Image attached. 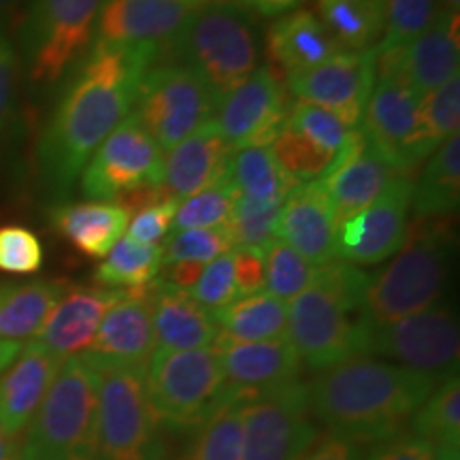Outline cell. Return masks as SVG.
Wrapping results in <instances>:
<instances>
[{
	"mask_svg": "<svg viewBox=\"0 0 460 460\" xmlns=\"http://www.w3.org/2000/svg\"><path fill=\"white\" fill-rule=\"evenodd\" d=\"M163 51L92 43L66 84L37 146L41 186L66 199L92 154L135 107L139 85Z\"/></svg>",
	"mask_w": 460,
	"mask_h": 460,
	"instance_id": "1",
	"label": "cell"
},
{
	"mask_svg": "<svg viewBox=\"0 0 460 460\" xmlns=\"http://www.w3.org/2000/svg\"><path fill=\"white\" fill-rule=\"evenodd\" d=\"M437 384L393 362L354 356L314 377L307 405L324 430L371 446L402 433Z\"/></svg>",
	"mask_w": 460,
	"mask_h": 460,
	"instance_id": "2",
	"label": "cell"
},
{
	"mask_svg": "<svg viewBox=\"0 0 460 460\" xmlns=\"http://www.w3.org/2000/svg\"><path fill=\"white\" fill-rule=\"evenodd\" d=\"M369 275L343 261L318 267L301 295L288 305L286 339L309 369L324 371L362 356L367 320L362 298Z\"/></svg>",
	"mask_w": 460,
	"mask_h": 460,
	"instance_id": "3",
	"label": "cell"
},
{
	"mask_svg": "<svg viewBox=\"0 0 460 460\" xmlns=\"http://www.w3.org/2000/svg\"><path fill=\"white\" fill-rule=\"evenodd\" d=\"M452 252L450 217H413L394 261L369 275L362 298L367 324H390L439 305L450 279Z\"/></svg>",
	"mask_w": 460,
	"mask_h": 460,
	"instance_id": "4",
	"label": "cell"
},
{
	"mask_svg": "<svg viewBox=\"0 0 460 460\" xmlns=\"http://www.w3.org/2000/svg\"><path fill=\"white\" fill-rule=\"evenodd\" d=\"M166 51L222 101L258 68V24L241 0H217L194 9Z\"/></svg>",
	"mask_w": 460,
	"mask_h": 460,
	"instance_id": "5",
	"label": "cell"
},
{
	"mask_svg": "<svg viewBox=\"0 0 460 460\" xmlns=\"http://www.w3.org/2000/svg\"><path fill=\"white\" fill-rule=\"evenodd\" d=\"M99 369L88 354L62 360L28 424L20 460H94Z\"/></svg>",
	"mask_w": 460,
	"mask_h": 460,
	"instance_id": "6",
	"label": "cell"
},
{
	"mask_svg": "<svg viewBox=\"0 0 460 460\" xmlns=\"http://www.w3.org/2000/svg\"><path fill=\"white\" fill-rule=\"evenodd\" d=\"M90 358L99 369L94 460H163V424L149 401L146 367Z\"/></svg>",
	"mask_w": 460,
	"mask_h": 460,
	"instance_id": "7",
	"label": "cell"
},
{
	"mask_svg": "<svg viewBox=\"0 0 460 460\" xmlns=\"http://www.w3.org/2000/svg\"><path fill=\"white\" fill-rule=\"evenodd\" d=\"M146 382L160 424L175 433L203 427L228 394L216 348H156L147 360Z\"/></svg>",
	"mask_w": 460,
	"mask_h": 460,
	"instance_id": "8",
	"label": "cell"
},
{
	"mask_svg": "<svg viewBox=\"0 0 460 460\" xmlns=\"http://www.w3.org/2000/svg\"><path fill=\"white\" fill-rule=\"evenodd\" d=\"M105 0H31L20 31L28 79L54 85L88 54Z\"/></svg>",
	"mask_w": 460,
	"mask_h": 460,
	"instance_id": "9",
	"label": "cell"
},
{
	"mask_svg": "<svg viewBox=\"0 0 460 460\" xmlns=\"http://www.w3.org/2000/svg\"><path fill=\"white\" fill-rule=\"evenodd\" d=\"M360 124L367 146L402 175H413L430 156L420 130V99L388 56L376 54V84Z\"/></svg>",
	"mask_w": 460,
	"mask_h": 460,
	"instance_id": "10",
	"label": "cell"
},
{
	"mask_svg": "<svg viewBox=\"0 0 460 460\" xmlns=\"http://www.w3.org/2000/svg\"><path fill=\"white\" fill-rule=\"evenodd\" d=\"M220 99L199 75L177 65L149 68L139 85L132 113L163 152L211 122Z\"/></svg>",
	"mask_w": 460,
	"mask_h": 460,
	"instance_id": "11",
	"label": "cell"
},
{
	"mask_svg": "<svg viewBox=\"0 0 460 460\" xmlns=\"http://www.w3.org/2000/svg\"><path fill=\"white\" fill-rule=\"evenodd\" d=\"M362 356H379L405 369L424 373L439 382L458 376V320L447 305L420 312L390 324L367 326Z\"/></svg>",
	"mask_w": 460,
	"mask_h": 460,
	"instance_id": "12",
	"label": "cell"
},
{
	"mask_svg": "<svg viewBox=\"0 0 460 460\" xmlns=\"http://www.w3.org/2000/svg\"><path fill=\"white\" fill-rule=\"evenodd\" d=\"M163 149L128 113L84 166L79 181L85 199L119 205L130 194L163 188Z\"/></svg>",
	"mask_w": 460,
	"mask_h": 460,
	"instance_id": "13",
	"label": "cell"
},
{
	"mask_svg": "<svg viewBox=\"0 0 460 460\" xmlns=\"http://www.w3.org/2000/svg\"><path fill=\"white\" fill-rule=\"evenodd\" d=\"M320 435L301 382L250 396L243 402L241 460H301Z\"/></svg>",
	"mask_w": 460,
	"mask_h": 460,
	"instance_id": "14",
	"label": "cell"
},
{
	"mask_svg": "<svg viewBox=\"0 0 460 460\" xmlns=\"http://www.w3.org/2000/svg\"><path fill=\"white\" fill-rule=\"evenodd\" d=\"M413 175H399L369 207L337 224V258L371 267L401 250L410 226Z\"/></svg>",
	"mask_w": 460,
	"mask_h": 460,
	"instance_id": "15",
	"label": "cell"
},
{
	"mask_svg": "<svg viewBox=\"0 0 460 460\" xmlns=\"http://www.w3.org/2000/svg\"><path fill=\"white\" fill-rule=\"evenodd\" d=\"M286 118L288 105L279 77L271 66H258L222 96L211 122L230 149L237 152L243 147H271Z\"/></svg>",
	"mask_w": 460,
	"mask_h": 460,
	"instance_id": "16",
	"label": "cell"
},
{
	"mask_svg": "<svg viewBox=\"0 0 460 460\" xmlns=\"http://www.w3.org/2000/svg\"><path fill=\"white\" fill-rule=\"evenodd\" d=\"M296 101L335 113L348 128H358L367 101L376 84V48L341 49L309 71L286 77Z\"/></svg>",
	"mask_w": 460,
	"mask_h": 460,
	"instance_id": "17",
	"label": "cell"
},
{
	"mask_svg": "<svg viewBox=\"0 0 460 460\" xmlns=\"http://www.w3.org/2000/svg\"><path fill=\"white\" fill-rule=\"evenodd\" d=\"M214 348L226 390L243 399L298 382L303 362L286 337L273 341H237L220 332Z\"/></svg>",
	"mask_w": 460,
	"mask_h": 460,
	"instance_id": "18",
	"label": "cell"
},
{
	"mask_svg": "<svg viewBox=\"0 0 460 460\" xmlns=\"http://www.w3.org/2000/svg\"><path fill=\"white\" fill-rule=\"evenodd\" d=\"M192 11L181 0H105L92 43L164 51Z\"/></svg>",
	"mask_w": 460,
	"mask_h": 460,
	"instance_id": "19",
	"label": "cell"
},
{
	"mask_svg": "<svg viewBox=\"0 0 460 460\" xmlns=\"http://www.w3.org/2000/svg\"><path fill=\"white\" fill-rule=\"evenodd\" d=\"M124 290L113 288H68L65 296L56 303L41 331L32 337V343L58 360L84 354L94 341L102 318Z\"/></svg>",
	"mask_w": 460,
	"mask_h": 460,
	"instance_id": "20",
	"label": "cell"
},
{
	"mask_svg": "<svg viewBox=\"0 0 460 460\" xmlns=\"http://www.w3.org/2000/svg\"><path fill=\"white\" fill-rule=\"evenodd\" d=\"M278 239L296 250L314 267L337 258V217L324 183H298L284 199L278 220Z\"/></svg>",
	"mask_w": 460,
	"mask_h": 460,
	"instance_id": "21",
	"label": "cell"
},
{
	"mask_svg": "<svg viewBox=\"0 0 460 460\" xmlns=\"http://www.w3.org/2000/svg\"><path fill=\"white\" fill-rule=\"evenodd\" d=\"M402 172L394 171L386 160L379 158L365 143L362 132L354 128L332 169L320 181L329 192L339 224L382 197L384 190Z\"/></svg>",
	"mask_w": 460,
	"mask_h": 460,
	"instance_id": "22",
	"label": "cell"
},
{
	"mask_svg": "<svg viewBox=\"0 0 460 460\" xmlns=\"http://www.w3.org/2000/svg\"><path fill=\"white\" fill-rule=\"evenodd\" d=\"M152 284L137 290H124L122 298L102 318L94 341L85 352L99 360L147 367L156 349L152 315Z\"/></svg>",
	"mask_w": 460,
	"mask_h": 460,
	"instance_id": "23",
	"label": "cell"
},
{
	"mask_svg": "<svg viewBox=\"0 0 460 460\" xmlns=\"http://www.w3.org/2000/svg\"><path fill=\"white\" fill-rule=\"evenodd\" d=\"M233 154L214 122L203 124L166 154L163 192L175 200H183L216 186L228 177Z\"/></svg>",
	"mask_w": 460,
	"mask_h": 460,
	"instance_id": "24",
	"label": "cell"
},
{
	"mask_svg": "<svg viewBox=\"0 0 460 460\" xmlns=\"http://www.w3.org/2000/svg\"><path fill=\"white\" fill-rule=\"evenodd\" d=\"M458 13L444 9L429 31L420 34L416 41L402 49L379 56H388L394 62L413 94L422 101L429 92L437 90L454 75H458Z\"/></svg>",
	"mask_w": 460,
	"mask_h": 460,
	"instance_id": "25",
	"label": "cell"
},
{
	"mask_svg": "<svg viewBox=\"0 0 460 460\" xmlns=\"http://www.w3.org/2000/svg\"><path fill=\"white\" fill-rule=\"evenodd\" d=\"M60 365L62 360L31 341L0 373V427L9 437L17 439L26 433Z\"/></svg>",
	"mask_w": 460,
	"mask_h": 460,
	"instance_id": "26",
	"label": "cell"
},
{
	"mask_svg": "<svg viewBox=\"0 0 460 460\" xmlns=\"http://www.w3.org/2000/svg\"><path fill=\"white\" fill-rule=\"evenodd\" d=\"M152 315L156 348L164 349H205L214 348L220 329L216 326L211 312L194 301L186 290L154 281L152 292Z\"/></svg>",
	"mask_w": 460,
	"mask_h": 460,
	"instance_id": "27",
	"label": "cell"
},
{
	"mask_svg": "<svg viewBox=\"0 0 460 460\" xmlns=\"http://www.w3.org/2000/svg\"><path fill=\"white\" fill-rule=\"evenodd\" d=\"M267 51L288 75L309 71L341 51L314 11L295 9L279 15L267 32Z\"/></svg>",
	"mask_w": 460,
	"mask_h": 460,
	"instance_id": "28",
	"label": "cell"
},
{
	"mask_svg": "<svg viewBox=\"0 0 460 460\" xmlns=\"http://www.w3.org/2000/svg\"><path fill=\"white\" fill-rule=\"evenodd\" d=\"M49 220L75 250L88 258H105L111 247L124 237L130 214L122 205L99 203H58L51 207Z\"/></svg>",
	"mask_w": 460,
	"mask_h": 460,
	"instance_id": "29",
	"label": "cell"
},
{
	"mask_svg": "<svg viewBox=\"0 0 460 460\" xmlns=\"http://www.w3.org/2000/svg\"><path fill=\"white\" fill-rule=\"evenodd\" d=\"M68 288L62 279L0 286V341L20 343L37 335Z\"/></svg>",
	"mask_w": 460,
	"mask_h": 460,
	"instance_id": "30",
	"label": "cell"
},
{
	"mask_svg": "<svg viewBox=\"0 0 460 460\" xmlns=\"http://www.w3.org/2000/svg\"><path fill=\"white\" fill-rule=\"evenodd\" d=\"M460 203V137L446 139L413 180V217H450Z\"/></svg>",
	"mask_w": 460,
	"mask_h": 460,
	"instance_id": "31",
	"label": "cell"
},
{
	"mask_svg": "<svg viewBox=\"0 0 460 460\" xmlns=\"http://www.w3.org/2000/svg\"><path fill=\"white\" fill-rule=\"evenodd\" d=\"M222 335L237 341H273L284 339L288 331V303L269 292L241 296L211 312Z\"/></svg>",
	"mask_w": 460,
	"mask_h": 460,
	"instance_id": "32",
	"label": "cell"
},
{
	"mask_svg": "<svg viewBox=\"0 0 460 460\" xmlns=\"http://www.w3.org/2000/svg\"><path fill=\"white\" fill-rule=\"evenodd\" d=\"M318 17L341 49H373L382 41L386 0H318Z\"/></svg>",
	"mask_w": 460,
	"mask_h": 460,
	"instance_id": "33",
	"label": "cell"
},
{
	"mask_svg": "<svg viewBox=\"0 0 460 460\" xmlns=\"http://www.w3.org/2000/svg\"><path fill=\"white\" fill-rule=\"evenodd\" d=\"M163 271V247L122 237L96 269L94 279L102 288L137 290L154 284Z\"/></svg>",
	"mask_w": 460,
	"mask_h": 460,
	"instance_id": "34",
	"label": "cell"
},
{
	"mask_svg": "<svg viewBox=\"0 0 460 460\" xmlns=\"http://www.w3.org/2000/svg\"><path fill=\"white\" fill-rule=\"evenodd\" d=\"M228 180L241 197L284 200L298 183L281 171L271 147H243L233 154Z\"/></svg>",
	"mask_w": 460,
	"mask_h": 460,
	"instance_id": "35",
	"label": "cell"
},
{
	"mask_svg": "<svg viewBox=\"0 0 460 460\" xmlns=\"http://www.w3.org/2000/svg\"><path fill=\"white\" fill-rule=\"evenodd\" d=\"M407 433L429 441L430 446H460V382L452 376L437 384L422 407L413 413Z\"/></svg>",
	"mask_w": 460,
	"mask_h": 460,
	"instance_id": "36",
	"label": "cell"
},
{
	"mask_svg": "<svg viewBox=\"0 0 460 460\" xmlns=\"http://www.w3.org/2000/svg\"><path fill=\"white\" fill-rule=\"evenodd\" d=\"M243 402V396L226 394L203 427L197 429V444L190 460H241Z\"/></svg>",
	"mask_w": 460,
	"mask_h": 460,
	"instance_id": "37",
	"label": "cell"
},
{
	"mask_svg": "<svg viewBox=\"0 0 460 460\" xmlns=\"http://www.w3.org/2000/svg\"><path fill=\"white\" fill-rule=\"evenodd\" d=\"M273 156L281 166V171L296 183H312L324 180L326 172L335 164L337 154L320 147L303 132L292 126H284L279 137L271 146Z\"/></svg>",
	"mask_w": 460,
	"mask_h": 460,
	"instance_id": "38",
	"label": "cell"
},
{
	"mask_svg": "<svg viewBox=\"0 0 460 460\" xmlns=\"http://www.w3.org/2000/svg\"><path fill=\"white\" fill-rule=\"evenodd\" d=\"M284 200H258L250 197L237 199L226 222V233L234 247H256L267 250L278 239V220Z\"/></svg>",
	"mask_w": 460,
	"mask_h": 460,
	"instance_id": "39",
	"label": "cell"
},
{
	"mask_svg": "<svg viewBox=\"0 0 460 460\" xmlns=\"http://www.w3.org/2000/svg\"><path fill=\"white\" fill-rule=\"evenodd\" d=\"M441 0H386V24L377 54H388L407 48L439 17Z\"/></svg>",
	"mask_w": 460,
	"mask_h": 460,
	"instance_id": "40",
	"label": "cell"
},
{
	"mask_svg": "<svg viewBox=\"0 0 460 460\" xmlns=\"http://www.w3.org/2000/svg\"><path fill=\"white\" fill-rule=\"evenodd\" d=\"M460 122V75L447 79L444 85L429 92L420 101V130L429 154L458 132Z\"/></svg>",
	"mask_w": 460,
	"mask_h": 460,
	"instance_id": "41",
	"label": "cell"
},
{
	"mask_svg": "<svg viewBox=\"0 0 460 460\" xmlns=\"http://www.w3.org/2000/svg\"><path fill=\"white\" fill-rule=\"evenodd\" d=\"M315 269L296 250L275 239L264 254V288L271 296L288 303L312 284Z\"/></svg>",
	"mask_w": 460,
	"mask_h": 460,
	"instance_id": "42",
	"label": "cell"
},
{
	"mask_svg": "<svg viewBox=\"0 0 460 460\" xmlns=\"http://www.w3.org/2000/svg\"><path fill=\"white\" fill-rule=\"evenodd\" d=\"M237 188L226 177V180L216 183V186L180 200L172 228H224L230 214H233V207L237 203Z\"/></svg>",
	"mask_w": 460,
	"mask_h": 460,
	"instance_id": "43",
	"label": "cell"
},
{
	"mask_svg": "<svg viewBox=\"0 0 460 460\" xmlns=\"http://www.w3.org/2000/svg\"><path fill=\"white\" fill-rule=\"evenodd\" d=\"M233 250L226 228L175 230L163 245V267L175 262L207 264Z\"/></svg>",
	"mask_w": 460,
	"mask_h": 460,
	"instance_id": "44",
	"label": "cell"
},
{
	"mask_svg": "<svg viewBox=\"0 0 460 460\" xmlns=\"http://www.w3.org/2000/svg\"><path fill=\"white\" fill-rule=\"evenodd\" d=\"M286 124L296 128L298 132H303L305 137H309L314 143H318L320 147L337 154V158L349 139V132H352V128H348L335 113L301 101L292 102V105L288 107Z\"/></svg>",
	"mask_w": 460,
	"mask_h": 460,
	"instance_id": "45",
	"label": "cell"
},
{
	"mask_svg": "<svg viewBox=\"0 0 460 460\" xmlns=\"http://www.w3.org/2000/svg\"><path fill=\"white\" fill-rule=\"evenodd\" d=\"M45 250L31 228L7 224L0 226V271L32 275L43 267Z\"/></svg>",
	"mask_w": 460,
	"mask_h": 460,
	"instance_id": "46",
	"label": "cell"
},
{
	"mask_svg": "<svg viewBox=\"0 0 460 460\" xmlns=\"http://www.w3.org/2000/svg\"><path fill=\"white\" fill-rule=\"evenodd\" d=\"M190 296L197 301L207 312H216L224 305L237 301V281H234V267H233V250L226 254L217 256L216 261L207 262L200 271V278L194 284Z\"/></svg>",
	"mask_w": 460,
	"mask_h": 460,
	"instance_id": "47",
	"label": "cell"
},
{
	"mask_svg": "<svg viewBox=\"0 0 460 460\" xmlns=\"http://www.w3.org/2000/svg\"><path fill=\"white\" fill-rule=\"evenodd\" d=\"M180 200L163 197L154 203L143 205L137 209L128 220V237L141 243L158 245L160 241L169 237V230L172 228V220H175V211Z\"/></svg>",
	"mask_w": 460,
	"mask_h": 460,
	"instance_id": "48",
	"label": "cell"
},
{
	"mask_svg": "<svg viewBox=\"0 0 460 460\" xmlns=\"http://www.w3.org/2000/svg\"><path fill=\"white\" fill-rule=\"evenodd\" d=\"M362 460H437V447L402 430L390 439L365 446Z\"/></svg>",
	"mask_w": 460,
	"mask_h": 460,
	"instance_id": "49",
	"label": "cell"
},
{
	"mask_svg": "<svg viewBox=\"0 0 460 460\" xmlns=\"http://www.w3.org/2000/svg\"><path fill=\"white\" fill-rule=\"evenodd\" d=\"M264 254L267 250H256V247H234L233 250L239 298L264 290Z\"/></svg>",
	"mask_w": 460,
	"mask_h": 460,
	"instance_id": "50",
	"label": "cell"
},
{
	"mask_svg": "<svg viewBox=\"0 0 460 460\" xmlns=\"http://www.w3.org/2000/svg\"><path fill=\"white\" fill-rule=\"evenodd\" d=\"M20 60L7 39H0V132L7 126L15 102V84Z\"/></svg>",
	"mask_w": 460,
	"mask_h": 460,
	"instance_id": "51",
	"label": "cell"
},
{
	"mask_svg": "<svg viewBox=\"0 0 460 460\" xmlns=\"http://www.w3.org/2000/svg\"><path fill=\"white\" fill-rule=\"evenodd\" d=\"M362 454H365V446L324 430L315 437L301 460H362Z\"/></svg>",
	"mask_w": 460,
	"mask_h": 460,
	"instance_id": "52",
	"label": "cell"
},
{
	"mask_svg": "<svg viewBox=\"0 0 460 460\" xmlns=\"http://www.w3.org/2000/svg\"><path fill=\"white\" fill-rule=\"evenodd\" d=\"M205 264L197 262H175V264H164L166 269V284L180 288V290L190 292L200 278V271H203Z\"/></svg>",
	"mask_w": 460,
	"mask_h": 460,
	"instance_id": "53",
	"label": "cell"
},
{
	"mask_svg": "<svg viewBox=\"0 0 460 460\" xmlns=\"http://www.w3.org/2000/svg\"><path fill=\"white\" fill-rule=\"evenodd\" d=\"M250 11H256L258 15L264 17H279L295 11L305 0H241Z\"/></svg>",
	"mask_w": 460,
	"mask_h": 460,
	"instance_id": "54",
	"label": "cell"
},
{
	"mask_svg": "<svg viewBox=\"0 0 460 460\" xmlns=\"http://www.w3.org/2000/svg\"><path fill=\"white\" fill-rule=\"evenodd\" d=\"M0 460H20V446L0 427Z\"/></svg>",
	"mask_w": 460,
	"mask_h": 460,
	"instance_id": "55",
	"label": "cell"
},
{
	"mask_svg": "<svg viewBox=\"0 0 460 460\" xmlns=\"http://www.w3.org/2000/svg\"><path fill=\"white\" fill-rule=\"evenodd\" d=\"M460 446H441L437 447V460H460Z\"/></svg>",
	"mask_w": 460,
	"mask_h": 460,
	"instance_id": "56",
	"label": "cell"
},
{
	"mask_svg": "<svg viewBox=\"0 0 460 460\" xmlns=\"http://www.w3.org/2000/svg\"><path fill=\"white\" fill-rule=\"evenodd\" d=\"M441 7H444L446 11H450V13H458L460 0H441Z\"/></svg>",
	"mask_w": 460,
	"mask_h": 460,
	"instance_id": "57",
	"label": "cell"
},
{
	"mask_svg": "<svg viewBox=\"0 0 460 460\" xmlns=\"http://www.w3.org/2000/svg\"><path fill=\"white\" fill-rule=\"evenodd\" d=\"M181 3L188 4L190 9H199V7H205V4L217 3V0H181Z\"/></svg>",
	"mask_w": 460,
	"mask_h": 460,
	"instance_id": "58",
	"label": "cell"
},
{
	"mask_svg": "<svg viewBox=\"0 0 460 460\" xmlns=\"http://www.w3.org/2000/svg\"><path fill=\"white\" fill-rule=\"evenodd\" d=\"M17 3H20V0H0V17H3L4 13H9V11L13 9Z\"/></svg>",
	"mask_w": 460,
	"mask_h": 460,
	"instance_id": "59",
	"label": "cell"
},
{
	"mask_svg": "<svg viewBox=\"0 0 460 460\" xmlns=\"http://www.w3.org/2000/svg\"><path fill=\"white\" fill-rule=\"evenodd\" d=\"M0 39H3V34H0Z\"/></svg>",
	"mask_w": 460,
	"mask_h": 460,
	"instance_id": "60",
	"label": "cell"
}]
</instances>
